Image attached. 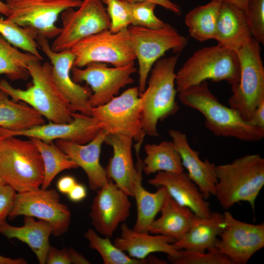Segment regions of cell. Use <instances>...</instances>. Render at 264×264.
<instances>
[{
    "label": "cell",
    "mask_w": 264,
    "mask_h": 264,
    "mask_svg": "<svg viewBox=\"0 0 264 264\" xmlns=\"http://www.w3.org/2000/svg\"><path fill=\"white\" fill-rule=\"evenodd\" d=\"M181 103L200 112L205 126L216 136L258 142L264 137V129L252 125L231 107L221 104L210 91L207 81L178 93Z\"/></svg>",
    "instance_id": "6da1fadb"
},
{
    "label": "cell",
    "mask_w": 264,
    "mask_h": 264,
    "mask_svg": "<svg viewBox=\"0 0 264 264\" xmlns=\"http://www.w3.org/2000/svg\"><path fill=\"white\" fill-rule=\"evenodd\" d=\"M40 60L30 62L27 66L32 85L26 89L15 88L4 79H0V89L15 101L29 105L50 122H71L74 111L57 86L52 75L51 64Z\"/></svg>",
    "instance_id": "7a4b0ae2"
},
{
    "label": "cell",
    "mask_w": 264,
    "mask_h": 264,
    "mask_svg": "<svg viewBox=\"0 0 264 264\" xmlns=\"http://www.w3.org/2000/svg\"><path fill=\"white\" fill-rule=\"evenodd\" d=\"M216 174L214 196L223 209L244 201L254 210L256 199L264 185V159L259 154H246L217 165Z\"/></svg>",
    "instance_id": "3957f363"
},
{
    "label": "cell",
    "mask_w": 264,
    "mask_h": 264,
    "mask_svg": "<svg viewBox=\"0 0 264 264\" xmlns=\"http://www.w3.org/2000/svg\"><path fill=\"white\" fill-rule=\"evenodd\" d=\"M179 54L158 60L153 66L142 100V126L146 135L158 136L157 124L175 114L179 107L175 85V67Z\"/></svg>",
    "instance_id": "277c9868"
},
{
    "label": "cell",
    "mask_w": 264,
    "mask_h": 264,
    "mask_svg": "<svg viewBox=\"0 0 264 264\" xmlns=\"http://www.w3.org/2000/svg\"><path fill=\"white\" fill-rule=\"evenodd\" d=\"M240 78L236 52L217 44L194 52L176 73L175 85L178 93L208 80L225 81L232 88Z\"/></svg>",
    "instance_id": "5b68a950"
},
{
    "label": "cell",
    "mask_w": 264,
    "mask_h": 264,
    "mask_svg": "<svg viewBox=\"0 0 264 264\" xmlns=\"http://www.w3.org/2000/svg\"><path fill=\"white\" fill-rule=\"evenodd\" d=\"M0 177L17 193L41 187L44 164L30 138L22 140L11 136L0 141Z\"/></svg>",
    "instance_id": "8992f818"
},
{
    "label": "cell",
    "mask_w": 264,
    "mask_h": 264,
    "mask_svg": "<svg viewBox=\"0 0 264 264\" xmlns=\"http://www.w3.org/2000/svg\"><path fill=\"white\" fill-rule=\"evenodd\" d=\"M240 66L239 83L231 88L228 103L249 122L255 110L264 102V66L260 44L251 38L236 51Z\"/></svg>",
    "instance_id": "52a82bcc"
},
{
    "label": "cell",
    "mask_w": 264,
    "mask_h": 264,
    "mask_svg": "<svg viewBox=\"0 0 264 264\" xmlns=\"http://www.w3.org/2000/svg\"><path fill=\"white\" fill-rule=\"evenodd\" d=\"M130 43L138 63L139 94L146 88L154 63L168 50L179 54L187 39L168 23L157 29L130 25L127 28Z\"/></svg>",
    "instance_id": "ba28073f"
},
{
    "label": "cell",
    "mask_w": 264,
    "mask_h": 264,
    "mask_svg": "<svg viewBox=\"0 0 264 264\" xmlns=\"http://www.w3.org/2000/svg\"><path fill=\"white\" fill-rule=\"evenodd\" d=\"M91 116L109 133L127 135L142 145L146 134L142 126V100L138 87L128 88L106 104L92 108Z\"/></svg>",
    "instance_id": "9c48e42d"
},
{
    "label": "cell",
    "mask_w": 264,
    "mask_h": 264,
    "mask_svg": "<svg viewBox=\"0 0 264 264\" xmlns=\"http://www.w3.org/2000/svg\"><path fill=\"white\" fill-rule=\"evenodd\" d=\"M70 49L75 57L74 66L78 67L95 62L122 67L136 60L127 28L115 33L101 31L80 40Z\"/></svg>",
    "instance_id": "30bf717a"
},
{
    "label": "cell",
    "mask_w": 264,
    "mask_h": 264,
    "mask_svg": "<svg viewBox=\"0 0 264 264\" xmlns=\"http://www.w3.org/2000/svg\"><path fill=\"white\" fill-rule=\"evenodd\" d=\"M74 8L61 14L63 26L51 46L54 51L70 49L80 40L110 29V21L101 0H82L78 9Z\"/></svg>",
    "instance_id": "8fae6325"
},
{
    "label": "cell",
    "mask_w": 264,
    "mask_h": 264,
    "mask_svg": "<svg viewBox=\"0 0 264 264\" xmlns=\"http://www.w3.org/2000/svg\"><path fill=\"white\" fill-rule=\"evenodd\" d=\"M10 13L6 19L22 27L30 28L46 39L56 38L61 28L56 22L60 14L78 8L82 0H5Z\"/></svg>",
    "instance_id": "7c38bea8"
},
{
    "label": "cell",
    "mask_w": 264,
    "mask_h": 264,
    "mask_svg": "<svg viewBox=\"0 0 264 264\" xmlns=\"http://www.w3.org/2000/svg\"><path fill=\"white\" fill-rule=\"evenodd\" d=\"M21 215L48 222L53 228L52 234L56 237L67 232L71 216L69 208L61 202L56 190L41 188L17 193L8 217L12 220Z\"/></svg>",
    "instance_id": "4fadbf2b"
},
{
    "label": "cell",
    "mask_w": 264,
    "mask_h": 264,
    "mask_svg": "<svg viewBox=\"0 0 264 264\" xmlns=\"http://www.w3.org/2000/svg\"><path fill=\"white\" fill-rule=\"evenodd\" d=\"M85 68L73 66L71 77L76 83L85 82L93 91L89 99L93 108L110 101L123 88L134 82L131 77L136 71L134 62L122 67H108L103 63H91Z\"/></svg>",
    "instance_id": "5bb4252c"
},
{
    "label": "cell",
    "mask_w": 264,
    "mask_h": 264,
    "mask_svg": "<svg viewBox=\"0 0 264 264\" xmlns=\"http://www.w3.org/2000/svg\"><path fill=\"white\" fill-rule=\"evenodd\" d=\"M223 215L225 226L216 247L234 264H245L264 246V223L241 221L228 211Z\"/></svg>",
    "instance_id": "9a60e30c"
},
{
    "label": "cell",
    "mask_w": 264,
    "mask_h": 264,
    "mask_svg": "<svg viewBox=\"0 0 264 264\" xmlns=\"http://www.w3.org/2000/svg\"><path fill=\"white\" fill-rule=\"evenodd\" d=\"M39 47L50 61L54 80L74 111L91 116L92 107L89 102L92 94L88 86H82L73 81L70 74L74 66L75 55L70 49L56 52L52 50L48 40L38 34Z\"/></svg>",
    "instance_id": "2e32d148"
},
{
    "label": "cell",
    "mask_w": 264,
    "mask_h": 264,
    "mask_svg": "<svg viewBox=\"0 0 264 264\" xmlns=\"http://www.w3.org/2000/svg\"><path fill=\"white\" fill-rule=\"evenodd\" d=\"M131 207L129 196L110 179L107 185L96 191L89 215L96 231L110 238L119 224L127 220Z\"/></svg>",
    "instance_id": "e0dca14e"
},
{
    "label": "cell",
    "mask_w": 264,
    "mask_h": 264,
    "mask_svg": "<svg viewBox=\"0 0 264 264\" xmlns=\"http://www.w3.org/2000/svg\"><path fill=\"white\" fill-rule=\"evenodd\" d=\"M73 117V120L69 123L49 122L22 131L13 132L8 130V135L36 138L47 142L60 139L85 144L91 141L103 130L97 120L91 115L74 112Z\"/></svg>",
    "instance_id": "ac0fdd59"
},
{
    "label": "cell",
    "mask_w": 264,
    "mask_h": 264,
    "mask_svg": "<svg viewBox=\"0 0 264 264\" xmlns=\"http://www.w3.org/2000/svg\"><path fill=\"white\" fill-rule=\"evenodd\" d=\"M109 133L101 131L91 141L80 144L57 140L56 145L86 174L89 188L96 191L107 185L110 179L100 163L101 147Z\"/></svg>",
    "instance_id": "d6986e66"
},
{
    "label": "cell",
    "mask_w": 264,
    "mask_h": 264,
    "mask_svg": "<svg viewBox=\"0 0 264 264\" xmlns=\"http://www.w3.org/2000/svg\"><path fill=\"white\" fill-rule=\"evenodd\" d=\"M148 182L153 186L164 187L172 198L179 204L189 208L195 215L201 218L210 216V203L187 173L159 171Z\"/></svg>",
    "instance_id": "ffe728a7"
},
{
    "label": "cell",
    "mask_w": 264,
    "mask_h": 264,
    "mask_svg": "<svg viewBox=\"0 0 264 264\" xmlns=\"http://www.w3.org/2000/svg\"><path fill=\"white\" fill-rule=\"evenodd\" d=\"M133 139L130 136L109 133L104 142L113 148V155L105 170L108 177L129 197H133V188L137 175L132 156Z\"/></svg>",
    "instance_id": "44dd1931"
},
{
    "label": "cell",
    "mask_w": 264,
    "mask_h": 264,
    "mask_svg": "<svg viewBox=\"0 0 264 264\" xmlns=\"http://www.w3.org/2000/svg\"><path fill=\"white\" fill-rule=\"evenodd\" d=\"M169 134L172 141L179 153L182 165L186 168L191 179L198 186L207 200L214 196L218 182L216 165L207 159H200L198 151L190 146L186 134L180 131L170 130Z\"/></svg>",
    "instance_id": "7402d4cb"
},
{
    "label": "cell",
    "mask_w": 264,
    "mask_h": 264,
    "mask_svg": "<svg viewBox=\"0 0 264 264\" xmlns=\"http://www.w3.org/2000/svg\"><path fill=\"white\" fill-rule=\"evenodd\" d=\"M120 236L116 238L114 244L126 252L130 257L137 259H144L152 253L159 252L167 255L177 256L179 249L173 243L176 242L173 238L159 234L149 235L130 228L124 222L121 225Z\"/></svg>",
    "instance_id": "603a6c76"
},
{
    "label": "cell",
    "mask_w": 264,
    "mask_h": 264,
    "mask_svg": "<svg viewBox=\"0 0 264 264\" xmlns=\"http://www.w3.org/2000/svg\"><path fill=\"white\" fill-rule=\"evenodd\" d=\"M252 37L246 12L227 2H220L214 39L218 44L236 51Z\"/></svg>",
    "instance_id": "cb8c5ba5"
},
{
    "label": "cell",
    "mask_w": 264,
    "mask_h": 264,
    "mask_svg": "<svg viewBox=\"0 0 264 264\" xmlns=\"http://www.w3.org/2000/svg\"><path fill=\"white\" fill-rule=\"evenodd\" d=\"M23 225L17 227L6 222L0 225V233L9 239H16L26 243L36 255L39 264H46L50 246L49 236L53 228L48 222L34 217L24 216Z\"/></svg>",
    "instance_id": "d4e9b609"
},
{
    "label": "cell",
    "mask_w": 264,
    "mask_h": 264,
    "mask_svg": "<svg viewBox=\"0 0 264 264\" xmlns=\"http://www.w3.org/2000/svg\"><path fill=\"white\" fill-rule=\"evenodd\" d=\"M224 226L223 214L211 211L207 218L196 215L188 232L173 245L177 249L205 252L216 247Z\"/></svg>",
    "instance_id": "484cf974"
},
{
    "label": "cell",
    "mask_w": 264,
    "mask_h": 264,
    "mask_svg": "<svg viewBox=\"0 0 264 264\" xmlns=\"http://www.w3.org/2000/svg\"><path fill=\"white\" fill-rule=\"evenodd\" d=\"M136 154L137 161L135 167L137 175L133 188V198L136 200L137 218L132 229L140 232L149 233V227L160 211L169 194L163 186L158 187L157 191L154 193L150 192L143 187L142 184L143 163L140 158L139 153Z\"/></svg>",
    "instance_id": "4316f807"
},
{
    "label": "cell",
    "mask_w": 264,
    "mask_h": 264,
    "mask_svg": "<svg viewBox=\"0 0 264 264\" xmlns=\"http://www.w3.org/2000/svg\"><path fill=\"white\" fill-rule=\"evenodd\" d=\"M160 212V217L153 222L149 233L169 236L176 242L188 232L196 216L189 208L178 203L170 195Z\"/></svg>",
    "instance_id": "83f0119b"
},
{
    "label": "cell",
    "mask_w": 264,
    "mask_h": 264,
    "mask_svg": "<svg viewBox=\"0 0 264 264\" xmlns=\"http://www.w3.org/2000/svg\"><path fill=\"white\" fill-rule=\"evenodd\" d=\"M8 97L0 89V127L16 132L45 123L44 117L32 107Z\"/></svg>",
    "instance_id": "f1b7e54d"
},
{
    "label": "cell",
    "mask_w": 264,
    "mask_h": 264,
    "mask_svg": "<svg viewBox=\"0 0 264 264\" xmlns=\"http://www.w3.org/2000/svg\"><path fill=\"white\" fill-rule=\"evenodd\" d=\"M146 156L143 161V171L147 175L159 171L181 173L184 172L181 158L172 141L147 144Z\"/></svg>",
    "instance_id": "f546056e"
},
{
    "label": "cell",
    "mask_w": 264,
    "mask_h": 264,
    "mask_svg": "<svg viewBox=\"0 0 264 264\" xmlns=\"http://www.w3.org/2000/svg\"><path fill=\"white\" fill-rule=\"evenodd\" d=\"M220 2L211 0L190 11L185 23L191 37L199 42L214 39Z\"/></svg>",
    "instance_id": "4dcf8cb0"
},
{
    "label": "cell",
    "mask_w": 264,
    "mask_h": 264,
    "mask_svg": "<svg viewBox=\"0 0 264 264\" xmlns=\"http://www.w3.org/2000/svg\"><path fill=\"white\" fill-rule=\"evenodd\" d=\"M30 138L38 149L44 167V178L41 186L47 189L60 172L65 170L76 169L78 165L56 144L36 138Z\"/></svg>",
    "instance_id": "1f68e13d"
},
{
    "label": "cell",
    "mask_w": 264,
    "mask_h": 264,
    "mask_svg": "<svg viewBox=\"0 0 264 264\" xmlns=\"http://www.w3.org/2000/svg\"><path fill=\"white\" fill-rule=\"evenodd\" d=\"M34 60H40L31 53L19 51L0 34V75H6L11 81L25 80L29 76L27 65Z\"/></svg>",
    "instance_id": "d6a6232c"
},
{
    "label": "cell",
    "mask_w": 264,
    "mask_h": 264,
    "mask_svg": "<svg viewBox=\"0 0 264 264\" xmlns=\"http://www.w3.org/2000/svg\"><path fill=\"white\" fill-rule=\"evenodd\" d=\"M84 236L88 241L89 247L98 252L104 264H149L146 258L140 260L128 256L112 243L109 237H101L93 229H88Z\"/></svg>",
    "instance_id": "836d02e7"
},
{
    "label": "cell",
    "mask_w": 264,
    "mask_h": 264,
    "mask_svg": "<svg viewBox=\"0 0 264 264\" xmlns=\"http://www.w3.org/2000/svg\"><path fill=\"white\" fill-rule=\"evenodd\" d=\"M0 34L14 46L34 55L40 61L43 59L38 51L35 30L0 18Z\"/></svg>",
    "instance_id": "e575fe53"
},
{
    "label": "cell",
    "mask_w": 264,
    "mask_h": 264,
    "mask_svg": "<svg viewBox=\"0 0 264 264\" xmlns=\"http://www.w3.org/2000/svg\"><path fill=\"white\" fill-rule=\"evenodd\" d=\"M167 259L173 264H234L216 247L207 250V252L179 249L178 256L167 255Z\"/></svg>",
    "instance_id": "d590c367"
},
{
    "label": "cell",
    "mask_w": 264,
    "mask_h": 264,
    "mask_svg": "<svg viewBox=\"0 0 264 264\" xmlns=\"http://www.w3.org/2000/svg\"><path fill=\"white\" fill-rule=\"evenodd\" d=\"M128 3L132 19L131 25L157 29L165 25L166 23L154 14L156 3L150 1Z\"/></svg>",
    "instance_id": "8d00e7d4"
},
{
    "label": "cell",
    "mask_w": 264,
    "mask_h": 264,
    "mask_svg": "<svg viewBox=\"0 0 264 264\" xmlns=\"http://www.w3.org/2000/svg\"><path fill=\"white\" fill-rule=\"evenodd\" d=\"M107 5L106 10L110 21V30L117 32L131 25L132 19L129 3L125 0H101Z\"/></svg>",
    "instance_id": "74e56055"
},
{
    "label": "cell",
    "mask_w": 264,
    "mask_h": 264,
    "mask_svg": "<svg viewBox=\"0 0 264 264\" xmlns=\"http://www.w3.org/2000/svg\"><path fill=\"white\" fill-rule=\"evenodd\" d=\"M252 38L264 44V0H249L246 13Z\"/></svg>",
    "instance_id": "f35d334b"
},
{
    "label": "cell",
    "mask_w": 264,
    "mask_h": 264,
    "mask_svg": "<svg viewBox=\"0 0 264 264\" xmlns=\"http://www.w3.org/2000/svg\"><path fill=\"white\" fill-rule=\"evenodd\" d=\"M17 192L9 185L0 186V225L6 222L14 205Z\"/></svg>",
    "instance_id": "ab89813d"
},
{
    "label": "cell",
    "mask_w": 264,
    "mask_h": 264,
    "mask_svg": "<svg viewBox=\"0 0 264 264\" xmlns=\"http://www.w3.org/2000/svg\"><path fill=\"white\" fill-rule=\"evenodd\" d=\"M47 264H71L69 249L63 248L59 249L50 246L46 259Z\"/></svg>",
    "instance_id": "60d3db41"
},
{
    "label": "cell",
    "mask_w": 264,
    "mask_h": 264,
    "mask_svg": "<svg viewBox=\"0 0 264 264\" xmlns=\"http://www.w3.org/2000/svg\"><path fill=\"white\" fill-rule=\"evenodd\" d=\"M129 2L134 3L144 1H150L169 10L177 15H180L181 10L180 6L170 0H125Z\"/></svg>",
    "instance_id": "b9f144b4"
},
{
    "label": "cell",
    "mask_w": 264,
    "mask_h": 264,
    "mask_svg": "<svg viewBox=\"0 0 264 264\" xmlns=\"http://www.w3.org/2000/svg\"><path fill=\"white\" fill-rule=\"evenodd\" d=\"M76 183L77 182L73 176H66L59 179L57 187L61 193L67 194Z\"/></svg>",
    "instance_id": "7bdbcfd3"
},
{
    "label": "cell",
    "mask_w": 264,
    "mask_h": 264,
    "mask_svg": "<svg viewBox=\"0 0 264 264\" xmlns=\"http://www.w3.org/2000/svg\"><path fill=\"white\" fill-rule=\"evenodd\" d=\"M86 188L82 184L77 183L67 194L69 199L73 202H79L87 196Z\"/></svg>",
    "instance_id": "ee69618b"
},
{
    "label": "cell",
    "mask_w": 264,
    "mask_h": 264,
    "mask_svg": "<svg viewBox=\"0 0 264 264\" xmlns=\"http://www.w3.org/2000/svg\"><path fill=\"white\" fill-rule=\"evenodd\" d=\"M249 123L254 126L264 129V102L255 110Z\"/></svg>",
    "instance_id": "f6af8a7d"
},
{
    "label": "cell",
    "mask_w": 264,
    "mask_h": 264,
    "mask_svg": "<svg viewBox=\"0 0 264 264\" xmlns=\"http://www.w3.org/2000/svg\"><path fill=\"white\" fill-rule=\"evenodd\" d=\"M70 258L72 264H89L90 262L81 254L72 248L69 249Z\"/></svg>",
    "instance_id": "bcb514c9"
},
{
    "label": "cell",
    "mask_w": 264,
    "mask_h": 264,
    "mask_svg": "<svg viewBox=\"0 0 264 264\" xmlns=\"http://www.w3.org/2000/svg\"><path fill=\"white\" fill-rule=\"evenodd\" d=\"M216 0L220 2H227L233 4L240 8L246 13L247 10L248 4L249 0Z\"/></svg>",
    "instance_id": "7dc6e473"
},
{
    "label": "cell",
    "mask_w": 264,
    "mask_h": 264,
    "mask_svg": "<svg viewBox=\"0 0 264 264\" xmlns=\"http://www.w3.org/2000/svg\"><path fill=\"white\" fill-rule=\"evenodd\" d=\"M27 261L23 258L12 259L0 255V264H26Z\"/></svg>",
    "instance_id": "c3c4849f"
},
{
    "label": "cell",
    "mask_w": 264,
    "mask_h": 264,
    "mask_svg": "<svg viewBox=\"0 0 264 264\" xmlns=\"http://www.w3.org/2000/svg\"><path fill=\"white\" fill-rule=\"evenodd\" d=\"M0 13L8 17L10 13V10L5 2L0 0Z\"/></svg>",
    "instance_id": "681fc988"
},
{
    "label": "cell",
    "mask_w": 264,
    "mask_h": 264,
    "mask_svg": "<svg viewBox=\"0 0 264 264\" xmlns=\"http://www.w3.org/2000/svg\"><path fill=\"white\" fill-rule=\"evenodd\" d=\"M7 137H9L7 134V129L0 127V141Z\"/></svg>",
    "instance_id": "f907efd6"
},
{
    "label": "cell",
    "mask_w": 264,
    "mask_h": 264,
    "mask_svg": "<svg viewBox=\"0 0 264 264\" xmlns=\"http://www.w3.org/2000/svg\"><path fill=\"white\" fill-rule=\"evenodd\" d=\"M5 183L4 182V181L3 180V179L0 177V186H1V185H3L4 184H5Z\"/></svg>",
    "instance_id": "816d5d0a"
}]
</instances>
